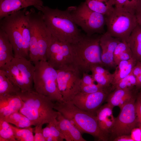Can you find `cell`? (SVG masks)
I'll return each mask as SVG.
<instances>
[{
	"label": "cell",
	"instance_id": "obj_20",
	"mask_svg": "<svg viewBox=\"0 0 141 141\" xmlns=\"http://www.w3.org/2000/svg\"><path fill=\"white\" fill-rule=\"evenodd\" d=\"M114 89L107 98V103L113 107L118 106L120 109L134 97L133 90L117 88Z\"/></svg>",
	"mask_w": 141,
	"mask_h": 141
},
{
	"label": "cell",
	"instance_id": "obj_3",
	"mask_svg": "<svg viewBox=\"0 0 141 141\" xmlns=\"http://www.w3.org/2000/svg\"><path fill=\"white\" fill-rule=\"evenodd\" d=\"M101 34L82 35L76 43L71 44L73 52V66L81 73H88L95 65L104 66L101 59L100 40Z\"/></svg>",
	"mask_w": 141,
	"mask_h": 141
},
{
	"label": "cell",
	"instance_id": "obj_19",
	"mask_svg": "<svg viewBox=\"0 0 141 141\" xmlns=\"http://www.w3.org/2000/svg\"><path fill=\"white\" fill-rule=\"evenodd\" d=\"M113 108L107 103L101 106L96 113L99 127L107 135L110 132L115 121L113 113Z\"/></svg>",
	"mask_w": 141,
	"mask_h": 141
},
{
	"label": "cell",
	"instance_id": "obj_13",
	"mask_svg": "<svg viewBox=\"0 0 141 141\" xmlns=\"http://www.w3.org/2000/svg\"><path fill=\"white\" fill-rule=\"evenodd\" d=\"M109 94L108 88L91 93L80 91L70 101L80 109L96 114Z\"/></svg>",
	"mask_w": 141,
	"mask_h": 141
},
{
	"label": "cell",
	"instance_id": "obj_31",
	"mask_svg": "<svg viewBox=\"0 0 141 141\" xmlns=\"http://www.w3.org/2000/svg\"><path fill=\"white\" fill-rule=\"evenodd\" d=\"M0 141H17L10 124L0 118Z\"/></svg>",
	"mask_w": 141,
	"mask_h": 141
},
{
	"label": "cell",
	"instance_id": "obj_17",
	"mask_svg": "<svg viewBox=\"0 0 141 141\" xmlns=\"http://www.w3.org/2000/svg\"><path fill=\"white\" fill-rule=\"evenodd\" d=\"M43 4L42 0H0V20L29 7Z\"/></svg>",
	"mask_w": 141,
	"mask_h": 141
},
{
	"label": "cell",
	"instance_id": "obj_45",
	"mask_svg": "<svg viewBox=\"0 0 141 141\" xmlns=\"http://www.w3.org/2000/svg\"><path fill=\"white\" fill-rule=\"evenodd\" d=\"M116 8H125L128 0H113Z\"/></svg>",
	"mask_w": 141,
	"mask_h": 141
},
{
	"label": "cell",
	"instance_id": "obj_7",
	"mask_svg": "<svg viewBox=\"0 0 141 141\" xmlns=\"http://www.w3.org/2000/svg\"><path fill=\"white\" fill-rule=\"evenodd\" d=\"M68 12L74 21L88 36L104 33L105 16L90 9L85 2L78 6L68 7Z\"/></svg>",
	"mask_w": 141,
	"mask_h": 141
},
{
	"label": "cell",
	"instance_id": "obj_23",
	"mask_svg": "<svg viewBox=\"0 0 141 141\" xmlns=\"http://www.w3.org/2000/svg\"><path fill=\"white\" fill-rule=\"evenodd\" d=\"M137 61L133 57L130 60L121 61L117 65L113 73L114 77L112 86L132 72Z\"/></svg>",
	"mask_w": 141,
	"mask_h": 141
},
{
	"label": "cell",
	"instance_id": "obj_44",
	"mask_svg": "<svg viewBox=\"0 0 141 141\" xmlns=\"http://www.w3.org/2000/svg\"><path fill=\"white\" fill-rule=\"evenodd\" d=\"M115 141H134L131 136L129 135H124L117 137L114 140Z\"/></svg>",
	"mask_w": 141,
	"mask_h": 141
},
{
	"label": "cell",
	"instance_id": "obj_15",
	"mask_svg": "<svg viewBox=\"0 0 141 141\" xmlns=\"http://www.w3.org/2000/svg\"><path fill=\"white\" fill-rule=\"evenodd\" d=\"M120 39L109 36L105 33L101 34L100 40L101 59L104 66L116 67L114 60V54Z\"/></svg>",
	"mask_w": 141,
	"mask_h": 141
},
{
	"label": "cell",
	"instance_id": "obj_14",
	"mask_svg": "<svg viewBox=\"0 0 141 141\" xmlns=\"http://www.w3.org/2000/svg\"><path fill=\"white\" fill-rule=\"evenodd\" d=\"M37 19L39 60L46 61V52L51 42L52 36L45 24L41 11L37 12Z\"/></svg>",
	"mask_w": 141,
	"mask_h": 141
},
{
	"label": "cell",
	"instance_id": "obj_9",
	"mask_svg": "<svg viewBox=\"0 0 141 141\" xmlns=\"http://www.w3.org/2000/svg\"><path fill=\"white\" fill-rule=\"evenodd\" d=\"M27 11V8H25L0 20V29L7 35L12 45L15 58H26L23 48L20 25Z\"/></svg>",
	"mask_w": 141,
	"mask_h": 141
},
{
	"label": "cell",
	"instance_id": "obj_10",
	"mask_svg": "<svg viewBox=\"0 0 141 141\" xmlns=\"http://www.w3.org/2000/svg\"><path fill=\"white\" fill-rule=\"evenodd\" d=\"M57 70L58 86L63 101H71L81 91V73L73 66Z\"/></svg>",
	"mask_w": 141,
	"mask_h": 141
},
{
	"label": "cell",
	"instance_id": "obj_28",
	"mask_svg": "<svg viewBox=\"0 0 141 141\" xmlns=\"http://www.w3.org/2000/svg\"><path fill=\"white\" fill-rule=\"evenodd\" d=\"M20 28L22 37L23 51L26 58L29 55L30 30L29 23L26 15V13L22 19Z\"/></svg>",
	"mask_w": 141,
	"mask_h": 141
},
{
	"label": "cell",
	"instance_id": "obj_11",
	"mask_svg": "<svg viewBox=\"0 0 141 141\" xmlns=\"http://www.w3.org/2000/svg\"><path fill=\"white\" fill-rule=\"evenodd\" d=\"M46 61L56 70L73 66L71 44L60 41L52 36L46 52Z\"/></svg>",
	"mask_w": 141,
	"mask_h": 141
},
{
	"label": "cell",
	"instance_id": "obj_33",
	"mask_svg": "<svg viewBox=\"0 0 141 141\" xmlns=\"http://www.w3.org/2000/svg\"><path fill=\"white\" fill-rule=\"evenodd\" d=\"M64 120L72 141H86L82 137V133L69 120L66 118Z\"/></svg>",
	"mask_w": 141,
	"mask_h": 141
},
{
	"label": "cell",
	"instance_id": "obj_34",
	"mask_svg": "<svg viewBox=\"0 0 141 141\" xmlns=\"http://www.w3.org/2000/svg\"><path fill=\"white\" fill-rule=\"evenodd\" d=\"M58 112L56 119L58 125L64 137V139L66 141H72L65 121V118L60 112Z\"/></svg>",
	"mask_w": 141,
	"mask_h": 141
},
{
	"label": "cell",
	"instance_id": "obj_1",
	"mask_svg": "<svg viewBox=\"0 0 141 141\" xmlns=\"http://www.w3.org/2000/svg\"><path fill=\"white\" fill-rule=\"evenodd\" d=\"M43 14L44 22L52 36L71 44L77 42L82 34L68 12L48 6L34 7Z\"/></svg>",
	"mask_w": 141,
	"mask_h": 141
},
{
	"label": "cell",
	"instance_id": "obj_42",
	"mask_svg": "<svg viewBox=\"0 0 141 141\" xmlns=\"http://www.w3.org/2000/svg\"><path fill=\"white\" fill-rule=\"evenodd\" d=\"M141 0H128L125 8L134 13L136 5Z\"/></svg>",
	"mask_w": 141,
	"mask_h": 141
},
{
	"label": "cell",
	"instance_id": "obj_5",
	"mask_svg": "<svg viewBox=\"0 0 141 141\" xmlns=\"http://www.w3.org/2000/svg\"><path fill=\"white\" fill-rule=\"evenodd\" d=\"M33 63V89L53 102L63 101L58 86L57 70L46 61H39Z\"/></svg>",
	"mask_w": 141,
	"mask_h": 141
},
{
	"label": "cell",
	"instance_id": "obj_8",
	"mask_svg": "<svg viewBox=\"0 0 141 141\" xmlns=\"http://www.w3.org/2000/svg\"><path fill=\"white\" fill-rule=\"evenodd\" d=\"M5 74L21 91L33 89V77L35 66L26 58L14 57L10 61L0 67Z\"/></svg>",
	"mask_w": 141,
	"mask_h": 141
},
{
	"label": "cell",
	"instance_id": "obj_6",
	"mask_svg": "<svg viewBox=\"0 0 141 141\" xmlns=\"http://www.w3.org/2000/svg\"><path fill=\"white\" fill-rule=\"evenodd\" d=\"M105 33L121 41L127 42L138 24L135 14L124 8H115L105 16Z\"/></svg>",
	"mask_w": 141,
	"mask_h": 141
},
{
	"label": "cell",
	"instance_id": "obj_36",
	"mask_svg": "<svg viewBox=\"0 0 141 141\" xmlns=\"http://www.w3.org/2000/svg\"><path fill=\"white\" fill-rule=\"evenodd\" d=\"M105 88L98 84L95 83L88 85H81V92L86 93H95L103 90Z\"/></svg>",
	"mask_w": 141,
	"mask_h": 141
},
{
	"label": "cell",
	"instance_id": "obj_35",
	"mask_svg": "<svg viewBox=\"0 0 141 141\" xmlns=\"http://www.w3.org/2000/svg\"><path fill=\"white\" fill-rule=\"evenodd\" d=\"M48 124L52 135L57 141H63L65 140L64 137L58 125L56 118Z\"/></svg>",
	"mask_w": 141,
	"mask_h": 141
},
{
	"label": "cell",
	"instance_id": "obj_21",
	"mask_svg": "<svg viewBox=\"0 0 141 141\" xmlns=\"http://www.w3.org/2000/svg\"><path fill=\"white\" fill-rule=\"evenodd\" d=\"M14 58L12 45L6 33L0 29V67Z\"/></svg>",
	"mask_w": 141,
	"mask_h": 141
},
{
	"label": "cell",
	"instance_id": "obj_40",
	"mask_svg": "<svg viewBox=\"0 0 141 141\" xmlns=\"http://www.w3.org/2000/svg\"><path fill=\"white\" fill-rule=\"evenodd\" d=\"M135 107L138 123L141 128V101L139 98L135 103Z\"/></svg>",
	"mask_w": 141,
	"mask_h": 141
},
{
	"label": "cell",
	"instance_id": "obj_4",
	"mask_svg": "<svg viewBox=\"0 0 141 141\" xmlns=\"http://www.w3.org/2000/svg\"><path fill=\"white\" fill-rule=\"evenodd\" d=\"M54 109L71 121L82 133L90 134L99 140H108L107 135L99 127L96 114L80 109L70 101L55 102Z\"/></svg>",
	"mask_w": 141,
	"mask_h": 141
},
{
	"label": "cell",
	"instance_id": "obj_38",
	"mask_svg": "<svg viewBox=\"0 0 141 141\" xmlns=\"http://www.w3.org/2000/svg\"><path fill=\"white\" fill-rule=\"evenodd\" d=\"M43 125L40 124L35 126L34 128V141H45L43 134L42 126Z\"/></svg>",
	"mask_w": 141,
	"mask_h": 141
},
{
	"label": "cell",
	"instance_id": "obj_16",
	"mask_svg": "<svg viewBox=\"0 0 141 141\" xmlns=\"http://www.w3.org/2000/svg\"><path fill=\"white\" fill-rule=\"evenodd\" d=\"M37 12L33 8H31L30 11L27 10L26 12V15L29 23L30 30L29 60L33 63L40 61L38 41Z\"/></svg>",
	"mask_w": 141,
	"mask_h": 141
},
{
	"label": "cell",
	"instance_id": "obj_18",
	"mask_svg": "<svg viewBox=\"0 0 141 141\" xmlns=\"http://www.w3.org/2000/svg\"><path fill=\"white\" fill-rule=\"evenodd\" d=\"M24 104L17 94L0 96V118L19 111Z\"/></svg>",
	"mask_w": 141,
	"mask_h": 141
},
{
	"label": "cell",
	"instance_id": "obj_24",
	"mask_svg": "<svg viewBox=\"0 0 141 141\" xmlns=\"http://www.w3.org/2000/svg\"><path fill=\"white\" fill-rule=\"evenodd\" d=\"M133 57L137 61H141V27L137 24L127 42Z\"/></svg>",
	"mask_w": 141,
	"mask_h": 141
},
{
	"label": "cell",
	"instance_id": "obj_41",
	"mask_svg": "<svg viewBox=\"0 0 141 141\" xmlns=\"http://www.w3.org/2000/svg\"><path fill=\"white\" fill-rule=\"evenodd\" d=\"M134 14L138 24L141 27V0L137 4Z\"/></svg>",
	"mask_w": 141,
	"mask_h": 141
},
{
	"label": "cell",
	"instance_id": "obj_22",
	"mask_svg": "<svg viewBox=\"0 0 141 141\" xmlns=\"http://www.w3.org/2000/svg\"><path fill=\"white\" fill-rule=\"evenodd\" d=\"M90 71L97 84L105 88H108L112 85L114 77L113 73H110L103 67L99 65H93L91 67Z\"/></svg>",
	"mask_w": 141,
	"mask_h": 141
},
{
	"label": "cell",
	"instance_id": "obj_29",
	"mask_svg": "<svg viewBox=\"0 0 141 141\" xmlns=\"http://www.w3.org/2000/svg\"><path fill=\"white\" fill-rule=\"evenodd\" d=\"M2 119L18 128H26L33 125L31 121L19 111L14 113Z\"/></svg>",
	"mask_w": 141,
	"mask_h": 141
},
{
	"label": "cell",
	"instance_id": "obj_47",
	"mask_svg": "<svg viewBox=\"0 0 141 141\" xmlns=\"http://www.w3.org/2000/svg\"><path fill=\"white\" fill-rule=\"evenodd\" d=\"M139 99H140V101H141V98L139 97Z\"/></svg>",
	"mask_w": 141,
	"mask_h": 141
},
{
	"label": "cell",
	"instance_id": "obj_12",
	"mask_svg": "<svg viewBox=\"0 0 141 141\" xmlns=\"http://www.w3.org/2000/svg\"><path fill=\"white\" fill-rule=\"evenodd\" d=\"M135 98H133L120 109V114L115 118L110 131L117 137L129 135L138 123L135 107Z\"/></svg>",
	"mask_w": 141,
	"mask_h": 141
},
{
	"label": "cell",
	"instance_id": "obj_37",
	"mask_svg": "<svg viewBox=\"0 0 141 141\" xmlns=\"http://www.w3.org/2000/svg\"><path fill=\"white\" fill-rule=\"evenodd\" d=\"M132 72L136 79V88L137 89L141 88V61H137Z\"/></svg>",
	"mask_w": 141,
	"mask_h": 141
},
{
	"label": "cell",
	"instance_id": "obj_30",
	"mask_svg": "<svg viewBox=\"0 0 141 141\" xmlns=\"http://www.w3.org/2000/svg\"><path fill=\"white\" fill-rule=\"evenodd\" d=\"M17 141H34V128L31 126L20 128L10 124Z\"/></svg>",
	"mask_w": 141,
	"mask_h": 141
},
{
	"label": "cell",
	"instance_id": "obj_39",
	"mask_svg": "<svg viewBox=\"0 0 141 141\" xmlns=\"http://www.w3.org/2000/svg\"><path fill=\"white\" fill-rule=\"evenodd\" d=\"M81 79V85H88L95 83V81L92 74L84 72Z\"/></svg>",
	"mask_w": 141,
	"mask_h": 141
},
{
	"label": "cell",
	"instance_id": "obj_26",
	"mask_svg": "<svg viewBox=\"0 0 141 141\" xmlns=\"http://www.w3.org/2000/svg\"><path fill=\"white\" fill-rule=\"evenodd\" d=\"M133 57L132 52L127 42L121 41L118 44L114 54V60L117 66L120 62Z\"/></svg>",
	"mask_w": 141,
	"mask_h": 141
},
{
	"label": "cell",
	"instance_id": "obj_43",
	"mask_svg": "<svg viewBox=\"0 0 141 141\" xmlns=\"http://www.w3.org/2000/svg\"><path fill=\"white\" fill-rule=\"evenodd\" d=\"M43 134L45 141H49L53 136L48 124L45 127L43 128Z\"/></svg>",
	"mask_w": 141,
	"mask_h": 141
},
{
	"label": "cell",
	"instance_id": "obj_46",
	"mask_svg": "<svg viewBox=\"0 0 141 141\" xmlns=\"http://www.w3.org/2000/svg\"><path fill=\"white\" fill-rule=\"evenodd\" d=\"M139 97L141 98V90L140 92V96H139Z\"/></svg>",
	"mask_w": 141,
	"mask_h": 141
},
{
	"label": "cell",
	"instance_id": "obj_2",
	"mask_svg": "<svg viewBox=\"0 0 141 141\" xmlns=\"http://www.w3.org/2000/svg\"><path fill=\"white\" fill-rule=\"evenodd\" d=\"M17 94L24 104L19 112L28 118L34 126L49 124L56 119L58 112L54 109V103L50 98L34 89Z\"/></svg>",
	"mask_w": 141,
	"mask_h": 141
},
{
	"label": "cell",
	"instance_id": "obj_27",
	"mask_svg": "<svg viewBox=\"0 0 141 141\" xmlns=\"http://www.w3.org/2000/svg\"><path fill=\"white\" fill-rule=\"evenodd\" d=\"M20 91V89L14 84L3 71L0 69V96L16 94Z\"/></svg>",
	"mask_w": 141,
	"mask_h": 141
},
{
	"label": "cell",
	"instance_id": "obj_25",
	"mask_svg": "<svg viewBox=\"0 0 141 141\" xmlns=\"http://www.w3.org/2000/svg\"><path fill=\"white\" fill-rule=\"evenodd\" d=\"M85 2L91 9L105 16L110 14L115 8L113 0H86Z\"/></svg>",
	"mask_w": 141,
	"mask_h": 141
},
{
	"label": "cell",
	"instance_id": "obj_32",
	"mask_svg": "<svg viewBox=\"0 0 141 141\" xmlns=\"http://www.w3.org/2000/svg\"><path fill=\"white\" fill-rule=\"evenodd\" d=\"M136 78L132 72L113 86L112 89L133 90L134 87H136Z\"/></svg>",
	"mask_w": 141,
	"mask_h": 141
}]
</instances>
